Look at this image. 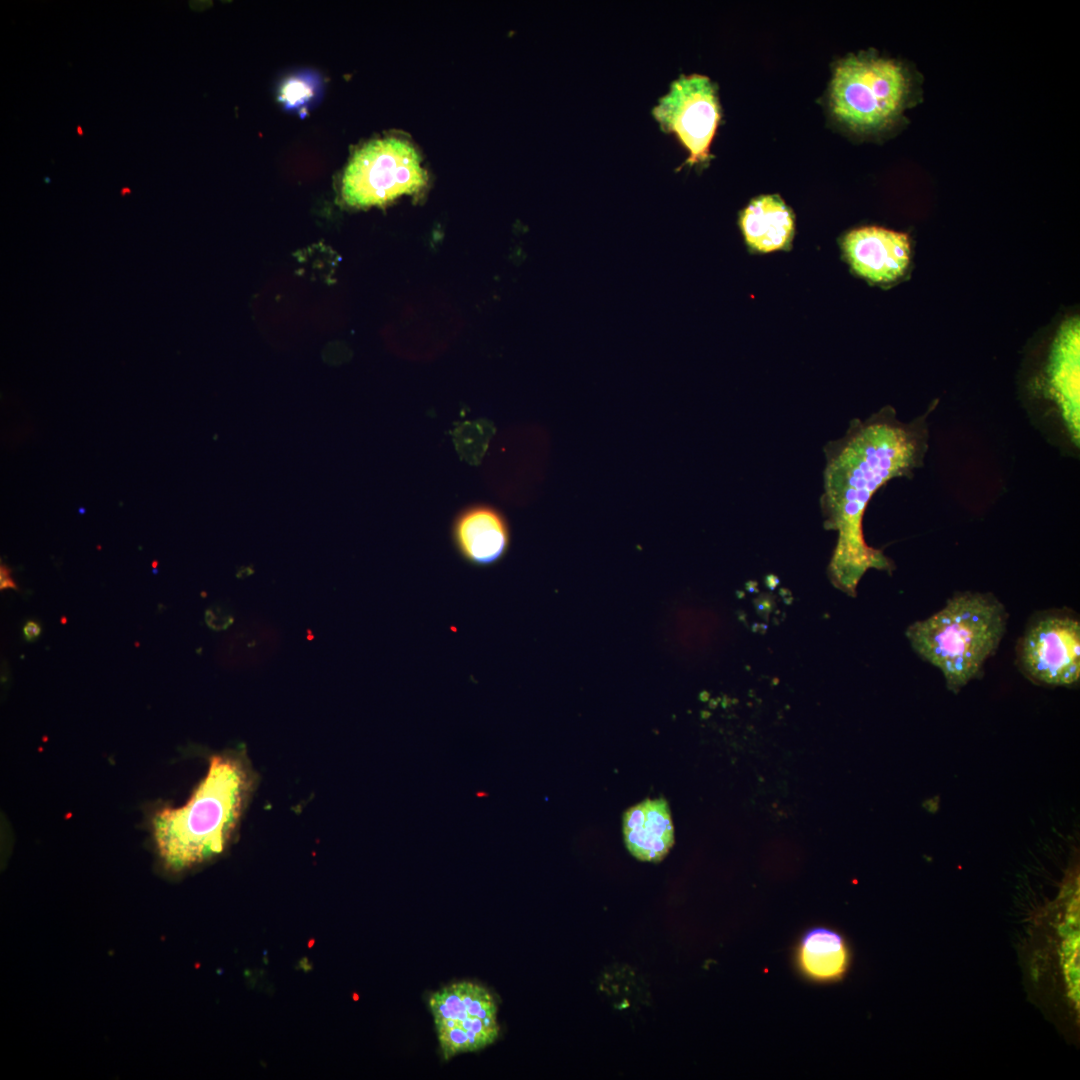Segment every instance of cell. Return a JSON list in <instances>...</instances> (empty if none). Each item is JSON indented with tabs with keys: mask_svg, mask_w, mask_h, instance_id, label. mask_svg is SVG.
I'll return each instance as SVG.
<instances>
[{
	"mask_svg": "<svg viewBox=\"0 0 1080 1080\" xmlns=\"http://www.w3.org/2000/svg\"><path fill=\"white\" fill-rule=\"evenodd\" d=\"M928 414L904 422L893 407L885 406L865 419L851 420L844 435L823 448L820 507L825 528L837 532L828 573L850 595L869 569L890 572L894 567L881 550L867 544L864 514L880 488L895 478L912 477L923 466Z\"/></svg>",
	"mask_w": 1080,
	"mask_h": 1080,
	"instance_id": "cell-1",
	"label": "cell"
},
{
	"mask_svg": "<svg viewBox=\"0 0 1080 1080\" xmlns=\"http://www.w3.org/2000/svg\"><path fill=\"white\" fill-rule=\"evenodd\" d=\"M254 787L245 757H211L190 799L164 807L152 820L157 852L166 869L181 873L221 855L231 842Z\"/></svg>",
	"mask_w": 1080,
	"mask_h": 1080,
	"instance_id": "cell-2",
	"label": "cell"
},
{
	"mask_svg": "<svg viewBox=\"0 0 1080 1080\" xmlns=\"http://www.w3.org/2000/svg\"><path fill=\"white\" fill-rule=\"evenodd\" d=\"M1005 606L992 594L960 592L928 618L906 631L913 650L943 674L947 688L957 693L982 673L1007 628Z\"/></svg>",
	"mask_w": 1080,
	"mask_h": 1080,
	"instance_id": "cell-3",
	"label": "cell"
},
{
	"mask_svg": "<svg viewBox=\"0 0 1080 1080\" xmlns=\"http://www.w3.org/2000/svg\"><path fill=\"white\" fill-rule=\"evenodd\" d=\"M916 99L915 76L899 61L860 53L835 67L831 109L855 132L877 133L891 127Z\"/></svg>",
	"mask_w": 1080,
	"mask_h": 1080,
	"instance_id": "cell-4",
	"label": "cell"
},
{
	"mask_svg": "<svg viewBox=\"0 0 1080 1080\" xmlns=\"http://www.w3.org/2000/svg\"><path fill=\"white\" fill-rule=\"evenodd\" d=\"M425 183L419 156L408 142L378 139L364 145L350 160L342 178V196L350 206L383 205L417 192Z\"/></svg>",
	"mask_w": 1080,
	"mask_h": 1080,
	"instance_id": "cell-5",
	"label": "cell"
},
{
	"mask_svg": "<svg viewBox=\"0 0 1080 1080\" xmlns=\"http://www.w3.org/2000/svg\"><path fill=\"white\" fill-rule=\"evenodd\" d=\"M428 1007L444 1060L480 1051L500 1035L495 996L478 982H451L430 994Z\"/></svg>",
	"mask_w": 1080,
	"mask_h": 1080,
	"instance_id": "cell-6",
	"label": "cell"
},
{
	"mask_svg": "<svg viewBox=\"0 0 1080 1080\" xmlns=\"http://www.w3.org/2000/svg\"><path fill=\"white\" fill-rule=\"evenodd\" d=\"M664 132L676 135L689 156L686 164L708 161L710 145L721 119L717 91L709 77L681 75L652 110Z\"/></svg>",
	"mask_w": 1080,
	"mask_h": 1080,
	"instance_id": "cell-7",
	"label": "cell"
},
{
	"mask_svg": "<svg viewBox=\"0 0 1080 1080\" xmlns=\"http://www.w3.org/2000/svg\"><path fill=\"white\" fill-rule=\"evenodd\" d=\"M1017 660L1030 680L1070 686L1080 678V622L1068 613L1045 612L1034 618L1018 641Z\"/></svg>",
	"mask_w": 1080,
	"mask_h": 1080,
	"instance_id": "cell-8",
	"label": "cell"
},
{
	"mask_svg": "<svg viewBox=\"0 0 1080 1080\" xmlns=\"http://www.w3.org/2000/svg\"><path fill=\"white\" fill-rule=\"evenodd\" d=\"M1079 319L1063 324L1053 343L1042 394L1054 408L1070 443L1080 445Z\"/></svg>",
	"mask_w": 1080,
	"mask_h": 1080,
	"instance_id": "cell-9",
	"label": "cell"
},
{
	"mask_svg": "<svg viewBox=\"0 0 1080 1080\" xmlns=\"http://www.w3.org/2000/svg\"><path fill=\"white\" fill-rule=\"evenodd\" d=\"M450 538L458 556L468 565L488 568L509 551L511 531L504 513L496 506L477 502L460 509L450 526Z\"/></svg>",
	"mask_w": 1080,
	"mask_h": 1080,
	"instance_id": "cell-10",
	"label": "cell"
},
{
	"mask_svg": "<svg viewBox=\"0 0 1080 1080\" xmlns=\"http://www.w3.org/2000/svg\"><path fill=\"white\" fill-rule=\"evenodd\" d=\"M843 249L854 271L873 282L899 278L910 260L908 235L876 226L850 231Z\"/></svg>",
	"mask_w": 1080,
	"mask_h": 1080,
	"instance_id": "cell-11",
	"label": "cell"
},
{
	"mask_svg": "<svg viewBox=\"0 0 1080 1080\" xmlns=\"http://www.w3.org/2000/svg\"><path fill=\"white\" fill-rule=\"evenodd\" d=\"M623 836L628 851L638 860L659 862L674 844L670 808L663 798L646 799L623 815Z\"/></svg>",
	"mask_w": 1080,
	"mask_h": 1080,
	"instance_id": "cell-12",
	"label": "cell"
},
{
	"mask_svg": "<svg viewBox=\"0 0 1080 1080\" xmlns=\"http://www.w3.org/2000/svg\"><path fill=\"white\" fill-rule=\"evenodd\" d=\"M739 225L747 245L767 253L785 248L794 233V216L778 195L753 199L740 213Z\"/></svg>",
	"mask_w": 1080,
	"mask_h": 1080,
	"instance_id": "cell-13",
	"label": "cell"
},
{
	"mask_svg": "<svg viewBox=\"0 0 1080 1080\" xmlns=\"http://www.w3.org/2000/svg\"><path fill=\"white\" fill-rule=\"evenodd\" d=\"M850 954L844 938L836 931L816 927L801 938L796 951L800 971L818 982L840 979L848 969Z\"/></svg>",
	"mask_w": 1080,
	"mask_h": 1080,
	"instance_id": "cell-14",
	"label": "cell"
},
{
	"mask_svg": "<svg viewBox=\"0 0 1080 1080\" xmlns=\"http://www.w3.org/2000/svg\"><path fill=\"white\" fill-rule=\"evenodd\" d=\"M314 94V85L306 77H292L281 87L280 97L287 106L297 107L307 102Z\"/></svg>",
	"mask_w": 1080,
	"mask_h": 1080,
	"instance_id": "cell-15",
	"label": "cell"
},
{
	"mask_svg": "<svg viewBox=\"0 0 1080 1080\" xmlns=\"http://www.w3.org/2000/svg\"><path fill=\"white\" fill-rule=\"evenodd\" d=\"M233 620L232 614L228 611H223V609L219 607L209 608L205 612V621L207 625L215 631L226 629L233 623Z\"/></svg>",
	"mask_w": 1080,
	"mask_h": 1080,
	"instance_id": "cell-16",
	"label": "cell"
},
{
	"mask_svg": "<svg viewBox=\"0 0 1080 1080\" xmlns=\"http://www.w3.org/2000/svg\"><path fill=\"white\" fill-rule=\"evenodd\" d=\"M41 632V626L35 621H28L23 627L24 638L29 642H33L38 639V637L41 635Z\"/></svg>",
	"mask_w": 1080,
	"mask_h": 1080,
	"instance_id": "cell-17",
	"label": "cell"
},
{
	"mask_svg": "<svg viewBox=\"0 0 1080 1080\" xmlns=\"http://www.w3.org/2000/svg\"><path fill=\"white\" fill-rule=\"evenodd\" d=\"M0 587L1 589L13 588L17 589L16 583L11 577L10 570L6 566H1L0 570Z\"/></svg>",
	"mask_w": 1080,
	"mask_h": 1080,
	"instance_id": "cell-18",
	"label": "cell"
},
{
	"mask_svg": "<svg viewBox=\"0 0 1080 1080\" xmlns=\"http://www.w3.org/2000/svg\"><path fill=\"white\" fill-rule=\"evenodd\" d=\"M76 132H77V134H78L79 136H83V135H84V130H83V128L81 127V125H77V126H76Z\"/></svg>",
	"mask_w": 1080,
	"mask_h": 1080,
	"instance_id": "cell-19",
	"label": "cell"
},
{
	"mask_svg": "<svg viewBox=\"0 0 1080 1080\" xmlns=\"http://www.w3.org/2000/svg\"><path fill=\"white\" fill-rule=\"evenodd\" d=\"M130 192H131V191H130V189H129V188H127V187H125V188H123V189L121 190V194H122V195H125L126 193H130Z\"/></svg>",
	"mask_w": 1080,
	"mask_h": 1080,
	"instance_id": "cell-20",
	"label": "cell"
}]
</instances>
